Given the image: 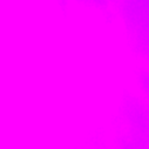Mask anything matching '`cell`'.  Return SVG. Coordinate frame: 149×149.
Listing matches in <instances>:
<instances>
[]
</instances>
